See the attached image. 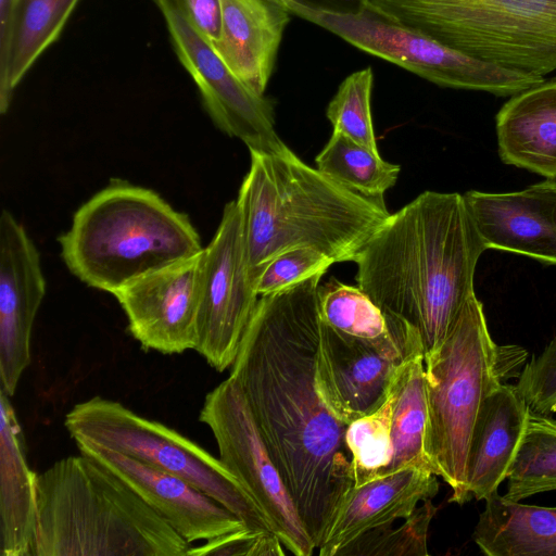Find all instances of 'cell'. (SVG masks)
I'll return each instance as SVG.
<instances>
[{
	"label": "cell",
	"mask_w": 556,
	"mask_h": 556,
	"mask_svg": "<svg viewBox=\"0 0 556 556\" xmlns=\"http://www.w3.org/2000/svg\"><path fill=\"white\" fill-rule=\"evenodd\" d=\"M316 165L318 170L338 184L377 199H383L400 173V166L382 160L378 151L336 131L316 156Z\"/></svg>",
	"instance_id": "4316f807"
},
{
	"label": "cell",
	"mask_w": 556,
	"mask_h": 556,
	"mask_svg": "<svg viewBox=\"0 0 556 556\" xmlns=\"http://www.w3.org/2000/svg\"><path fill=\"white\" fill-rule=\"evenodd\" d=\"M283 547L275 532L244 527L206 541L201 546L191 547L188 555L283 556Z\"/></svg>",
	"instance_id": "836d02e7"
},
{
	"label": "cell",
	"mask_w": 556,
	"mask_h": 556,
	"mask_svg": "<svg viewBox=\"0 0 556 556\" xmlns=\"http://www.w3.org/2000/svg\"><path fill=\"white\" fill-rule=\"evenodd\" d=\"M438 509L431 500H426L400 527L370 530L346 545L339 556H427L429 526Z\"/></svg>",
	"instance_id": "f546056e"
},
{
	"label": "cell",
	"mask_w": 556,
	"mask_h": 556,
	"mask_svg": "<svg viewBox=\"0 0 556 556\" xmlns=\"http://www.w3.org/2000/svg\"><path fill=\"white\" fill-rule=\"evenodd\" d=\"M304 4L341 12H357L366 8L368 0H295Z\"/></svg>",
	"instance_id": "8d00e7d4"
},
{
	"label": "cell",
	"mask_w": 556,
	"mask_h": 556,
	"mask_svg": "<svg viewBox=\"0 0 556 556\" xmlns=\"http://www.w3.org/2000/svg\"><path fill=\"white\" fill-rule=\"evenodd\" d=\"M488 250L464 194L426 191L377 229L357 254V287L415 330L424 357L443 343Z\"/></svg>",
	"instance_id": "7a4b0ae2"
},
{
	"label": "cell",
	"mask_w": 556,
	"mask_h": 556,
	"mask_svg": "<svg viewBox=\"0 0 556 556\" xmlns=\"http://www.w3.org/2000/svg\"><path fill=\"white\" fill-rule=\"evenodd\" d=\"M77 446L124 481L189 544L245 527L228 508L178 476L117 452Z\"/></svg>",
	"instance_id": "2e32d148"
},
{
	"label": "cell",
	"mask_w": 556,
	"mask_h": 556,
	"mask_svg": "<svg viewBox=\"0 0 556 556\" xmlns=\"http://www.w3.org/2000/svg\"><path fill=\"white\" fill-rule=\"evenodd\" d=\"M319 308L321 320L342 333L424 355L419 334L383 313L358 287L329 280L319 286Z\"/></svg>",
	"instance_id": "cb8c5ba5"
},
{
	"label": "cell",
	"mask_w": 556,
	"mask_h": 556,
	"mask_svg": "<svg viewBox=\"0 0 556 556\" xmlns=\"http://www.w3.org/2000/svg\"><path fill=\"white\" fill-rule=\"evenodd\" d=\"M507 480V490L502 496L509 502L556 490V419L529 410Z\"/></svg>",
	"instance_id": "83f0119b"
},
{
	"label": "cell",
	"mask_w": 556,
	"mask_h": 556,
	"mask_svg": "<svg viewBox=\"0 0 556 556\" xmlns=\"http://www.w3.org/2000/svg\"><path fill=\"white\" fill-rule=\"evenodd\" d=\"M46 294L40 254L9 211L0 215V389L14 395L30 364V339Z\"/></svg>",
	"instance_id": "9a60e30c"
},
{
	"label": "cell",
	"mask_w": 556,
	"mask_h": 556,
	"mask_svg": "<svg viewBox=\"0 0 556 556\" xmlns=\"http://www.w3.org/2000/svg\"><path fill=\"white\" fill-rule=\"evenodd\" d=\"M188 16L212 43L220 36L222 3L220 0H180Z\"/></svg>",
	"instance_id": "e575fe53"
},
{
	"label": "cell",
	"mask_w": 556,
	"mask_h": 556,
	"mask_svg": "<svg viewBox=\"0 0 556 556\" xmlns=\"http://www.w3.org/2000/svg\"><path fill=\"white\" fill-rule=\"evenodd\" d=\"M530 408L516 384L503 383L483 401L470 440L467 490L485 501L507 479L527 427Z\"/></svg>",
	"instance_id": "ffe728a7"
},
{
	"label": "cell",
	"mask_w": 556,
	"mask_h": 556,
	"mask_svg": "<svg viewBox=\"0 0 556 556\" xmlns=\"http://www.w3.org/2000/svg\"><path fill=\"white\" fill-rule=\"evenodd\" d=\"M31 556H186L191 548L124 481L79 454L37 479Z\"/></svg>",
	"instance_id": "277c9868"
},
{
	"label": "cell",
	"mask_w": 556,
	"mask_h": 556,
	"mask_svg": "<svg viewBox=\"0 0 556 556\" xmlns=\"http://www.w3.org/2000/svg\"><path fill=\"white\" fill-rule=\"evenodd\" d=\"M554 412L556 413V404H555V406H554Z\"/></svg>",
	"instance_id": "74e56055"
},
{
	"label": "cell",
	"mask_w": 556,
	"mask_h": 556,
	"mask_svg": "<svg viewBox=\"0 0 556 556\" xmlns=\"http://www.w3.org/2000/svg\"><path fill=\"white\" fill-rule=\"evenodd\" d=\"M179 62L194 80L214 124L240 139L250 152L278 153L287 146L275 129L274 102L250 89L200 33L180 0H153Z\"/></svg>",
	"instance_id": "7c38bea8"
},
{
	"label": "cell",
	"mask_w": 556,
	"mask_h": 556,
	"mask_svg": "<svg viewBox=\"0 0 556 556\" xmlns=\"http://www.w3.org/2000/svg\"><path fill=\"white\" fill-rule=\"evenodd\" d=\"M372 85L371 67L353 72L339 85L327 106L326 115L332 125V131L378 151L370 105Z\"/></svg>",
	"instance_id": "4dcf8cb0"
},
{
	"label": "cell",
	"mask_w": 556,
	"mask_h": 556,
	"mask_svg": "<svg viewBox=\"0 0 556 556\" xmlns=\"http://www.w3.org/2000/svg\"><path fill=\"white\" fill-rule=\"evenodd\" d=\"M17 0H0V86L7 77Z\"/></svg>",
	"instance_id": "d590c367"
},
{
	"label": "cell",
	"mask_w": 556,
	"mask_h": 556,
	"mask_svg": "<svg viewBox=\"0 0 556 556\" xmlns=\"http://www.w3.org/2000/svg\"><path fill=\"white\" fill-rule=\"evenodd\" d=\"M417 355L422 354L342 333L320 317L315 365L318 393L349 426L384 404L399 369Z\"/></svg>",
	"instance_id": "4fadbf2b"
},
{
	"label": "cell",
	"mask_w": 556,
	"mask_h": 556,
	"mask_svg": "<svg viewBox=\"0 0 556 556\" xmlns=\"http://www.w3.org/2000/svg\"><path fill=\"white\" fill-rule=\"evenodd\" d=\"M333 263L311 248L288 250L263 267L254 279V290L260 296L281 291L317 274H325Z\"/></svg>",
	"instance_id": "1f68e13d"
},
{
	"label": "cell",
	"mask_w": 556,
	"mask_h": 556,
	"mask_svg": "<svg viewBox=\"0 0 556 556\" xmlns=\"http://www.w3.org/2000/svg\"><path fill=\"white\" fill-rule=\"evenodd\" d=\"M212 431L222 463L244 485L285 548L311 556L316 548L253 419L230 376L205 396L199 416Z\"/></svg>",
	"instance_id": "30bf717a"
},
{
	"label": "cell",
	"mask_w": 556,
	"mask_h": 556,
	"mask_svg": "<svg viewBox=\"0 0 556 556\" xmlns=\"http://www.w3.org/2000/svg\"><path fill=\"white\" fill-rule=\"evenodd\" d=\"M250 154L236 201L253 282L269 261L296 248L314 249L334 263L354 262L390 216L383 199L338 184L288 147Z\"/></svg>",
	"instance_id": "3957f363"
},
{
	"label": "cell",
	"mask_w": 556,
	"mask_h": 556,
	"mask_svg": "<svg viewBox=\"0 0 556 556\" xmlns=\"http://www.w3.org/2000/svg\"><path fill=\"white\" fill-rule=\"evenodd\" d=\"M516 387L531 412L552 416L556 404V337L523 365Z\"/></svg>",
	"instance_id": "d6a6232c"
},
{
	"label": "cell",
	"mask_w": 556,
	"mask_h": 556,
	"mask_svg": "<svg viewBox=\"0 0 556 556\" xmlns=\"http://www.w3.org/2000/svg\"><path fill=\"white\" fill-rule=\"evenodd\" d=\"M37 479L26 460L22 429L0 389V554L31 556L37 526Z\"/></svg>",
	"instance_id": "7402d4cb"
},
{
	"label": "cell",
	"mask_w": 556,
	"mask_h": 556,
	"mask_svg": "<svg viewBox=\"0 0 556 556\" xmlns=\"http://www.w3.org/2000/svg\"><path fill=\"white\" fill-rule=\"evenodd\" d=\"M390 394L392 458L382 476L409 467L430 470L424 448L428 417L424 355L401 366Z\"/></svg>",
	"instance_id": "d4e9b609"
},
{
	"label": "cell",
	"mask_w": 556,
	"mask_h": 556,
	"mask_svg": "<svg viewBox=\"0 0 556 556\" xmlns=\"http://www.w3.org/2000/svg\"><path fill=\"white\" fill-rule=\"evenodd\" d=\"M79 0H17L7 77L0 86V113L40 54L62 33Z\"/></svg>",
	"instance_id": "484cf974"
},
{
	"label": "cell",
	"mask_w": 556,
	"mask_h": 556,
	"mask_svg": "<svg viewBox=\"0 0 556 556\" xmlns=\"http://www.w3.org/2000/svg\"><path fill=\"white\" fill-rule=\"evenodd\" d=\"M202 251L147 274L113 294L130 333L143 349L163 354L195 349Z\"/></svg>",
	"instance_id": "5bb4252c"
},
{
	"label": "cell",
	"mask_w": 556,
	"mask_h": 556,
	"mask_svg": "<svg viewBox=\"0 0 556 556\" xmlns=\"http://www.w3.org/2000/svg\"><path fill=\"white\" fill-rule=\"evenodd\" d=\"M464 198L488 249L556 264V179L514 192L470 190Z\"/></svg>",
	"instance_id": "e0dca14e"
},
{
	"label": "cell",
	"mask_w": 556,
	"mask_h": 556,
	"mask_svg": "<svg viewBox=\"0 0 556 556\" xmlns=\"http://www.w3.org/2000/svg\"><path fill=\"white\" fill-rule=\"evenodd\" d=\"M279 1L292 15L441 87L513 97L545 80L464 54L369 4L357 12H341L295 0Z\"/></svg>",
	"instance_id": "9c48e42d"
},
{
	"label": "cell",
	"mask_w": 556,
	"mask_h": 556,
	"mask_svg": "<svg viewBox=\"0 0 556 556\" xmlns=\"http://www.w3.org/2000/svg\"><path fill=\"white\" fill-rule=\"evenodd\" d=\"M471 58L519 73L556 71V0H368Z\"/></svg>",
	"instance_id": "52a82bcc"
},
{
	"label": "cell",
	"mask_w": 556,
	"mask_h": 556,
	"mask_svg": "<svg viewBox=\"0 0 556 556\" xmlns=\"http://www.w3.org/2000/svg\"><path fill=\"white\" fill-rule=\"evenodd\" d=\"M257 301L235 200L225 205L214 237L203 248L200 269L194 350L217 371L235 362Z\"/></svg>",
	"instance_id": "8fae6325"
},
{
	"label": "cell",
	"mask_w": 556,
	"mask_h": 556,
	"mask_svg": "<svg viewBox=\"0 0 556 556\" xmlns=\"http://www.w3.org/2000/svg\"><path fill=\"white\" fill-rule=\"evenodd\" d=\"M59 242L68 270L111 294L203 250L186 214L155 191L123 180H112L85 202Z\"/></svg>",
	"instance_id": "5b68a950"
},
{
	"label": "cell",
	"mask_w": 556,
	"mask_h": 556,
	"mask_svg": "<svg viewBox=\"0 0 556 556\" xmlns=\"http://www.w3.org/2000/svg\"><path fill=\"white\" fill-rule=\"evenodd\" d=\"M528 358L520 345L497 344L483 304L472 294L438 350L424 357L427 427L425 455L430 470L452 489L450 502L463 505L473 426L485 397L518 378Z\"/></svg>",
	"instance_id": "8992f818"
},
{
	"label": "cell",
	"mask_w": 556,
	"mask_h": 556,
	"mask_svg": "<svg viewBox=\"0 0 556 556\" xmlns=\"http://www.w3.org/2000/svg\"><path fill=\"white\" fill-rule=\"evenodd\" d=\"M472 539L486 556H556V507L485 500Z\"/></svg>",
	"instance_id": "603a6c76"
},
{
	"label": "cell",
	"mask_w": 556,
	"mask_h": 556,
	"mask_svg": "<svg viewBox=\"0 0 556 556\" xmlns=\"http://www.w3.org/2000/svg\"><path fill=\"white\" fill-rule=\"evenodd\" d=\"M428 469L409 467L352 486L339 505L320 542V556L340 552L364 533L405 519L417 504L432 500L439 482Z\"/></svg>",
	"instance_id": "ac0fdd59"
},
{
	"label": "cell",
	"mask_w": 556,
	"mask_h": 556,
	"mask_svg": "<svg viewBox=\"0 0 556 556\" xmlns=\"http://www.w3.org/2000/svg\"><path fill=\"white\" fill-rule=\"evenodd\" d=\"M391 393V392H390ZM391 394L375 413L352 421L345 442L352 457L354 485L382 476L392 458Z\"/></svg>",
	"instance_id": "f1b7e54d"
},
{
	"label": "cell",
	"mask_w": 556,
	"mask_h": 556,
	"mask_svg": "<svg viewBox=\"0 0 556 556\" xmlns=\"http://www.w3.org/2000/svg\"><path fill=\"white\" fill-rule=\"evenodd\" d=\"M501 160L556 179V79L513 97L496 115Z\"/></svg>",
	"instance_id": "44dd1931"
},
{
	"label": "cell",
	"mask_w": 556,
	"mask_h": 556,
	"mask_svg": "<svg viewBox=\"0 0 556 556\" xmlns=\"http://www.w3.org/2000/svg\"><path fill=\"white\" fill-rule=\"evenodd\" d=\"M219 39L212 43L227 66L264 96L291 13L279 0H220Z\"/></svg>",
	"instance_id": "d6986e66"
},
{
	"label": "cell",
	"mask_w": 556,
	"mask_h": 556,
	"mask_svg": "<svg viewBox=\"0 0 556 556\" xmlns=\"http://www.w3.org/2000/svg\"><path fill=\"white\" fill-rule=\"evenodd\" d=\"M64 426L76 444L117 452L178 476L228 508L247 528L274 532L267 516L219 458L164 424L93 396L76 404Z\"/></svg>",
	"instance_id": "ba28073f"
},
{
	"label": "cell",
	"mask_w": 556,
	"mask_h": 556,
	"mask_svg": "<svg viewBox=\"0 0 556 556\" xmlns=\"http://www.w3.org/2000/svg\"><path fill=\"white\" fill-rule=\"evenodd\" d=\"M323 275L261 295L230 367L316 548L354 486L348 425L316 386Z\"/></svg>",
	"instance_id": "6da1fadb"
}]
</instances>
